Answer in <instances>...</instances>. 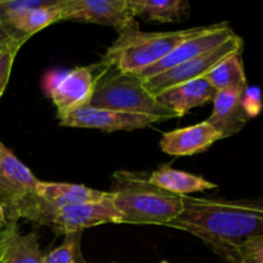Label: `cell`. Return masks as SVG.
<instances>
[{
    "label": "cell",
    "instance_id": "obj_1",
    "mask_svg": "<svg viewBox=\"0 0 263 263\" xmlns=\"http://www.w3.org/2000/svg\"><path fill=\"white\" fill-rule=\"evenodd\" d=\"M182 203L181 213L167 226L195 235L226 262L231 263L241 244L263 238V197L228 200L185 195Z\"/></svg>",
    "mask_w": 263,
    "mask_h": 263
},
{
    "label": "cell",
    "instance_id": "obj_2",
    "mask_svg": "<svg viewBox=\"0 0 263 263\" xmlns=\"http://www.w3.org/2000/svg\"><path fill=\"white\" fill-rule=\"evenodd\" d=\"M112 186L110 194L122 223L167 226L184 208L181 195L152 185L145 172H116Z\"/></svg>",
    "mask_w": 263,
    "mask_h": 263
},
{
    "label": "cell",
    "instance_id": "obj_3",
    "mask_svg": "<svg viewBox=\"0 0 263 263\" xmlns=\"http://www.w3.org/2000/svg\"><path fill=\"white\" fill-rule=\"evenodd\" d=\"M208 26L167 32H143L131 28L118 36L102 58V63L123 73L138 74L166 58L179 44L204 32Z\"/></svg>",
    "mask_w": 263,
    "mask_h": 263
},
{
    "label": "cell",
    "instance_id": "obj_4",
    "mask_svg": "<svg viewBox=\"0 0 263 263\" xmlns=\"http://www.w3.org/2000/svg\"><path fill=\"white\" fill-rule=\"evenodd\" d=\"M89 107L152 116L162 121L176 117L145 89L144 81L139 76L113 68L98 81Z\"/></svg>",
    "mask_w": 263,
    "mask_h": 263
},
{
    "label": "cell",
    "instance_id": "obj_5",
    "mask_svg": "<svg viewBox=\"0 0 263 263\" xmlns=\"http://www.w3.org/2000/svg\"><path fill=\"white\" fill-rule=\"evenodd\" d=\"M109 69L102 62H98L91 66L76 67L50 81L49 95L55 105L59 120L89 105L98 81Z\"/></svg>",
    "mask_w": 263,
    "mask_h": 263
},
{
    "label": "cell",
    "instance_id": "obj_6",
    "mask_svg": "<svg viewBox=\"0 0 263 263\" xmlns=\"http://www.w3.org/2000/svg\"><path fill=\"white\" fill-rule=\"evenodd\" d=\"M109 194V192H100L85 185L39 181L35 195L26 208L22 218L33 221L39 225H45L49 216L61 208L98 202L108 198Z\"/></svg>",
    "mask_w": 263,
    "mask_h": 263
},
{
    "label": "cell",
    "instance_id": "obj_7",
    "mask_svg": "<svg viewBox=\"0 0 263 263\" xmlns=\"http://www.w3.org/2000/svg\"><path fill=\"white\" fill-rule=\"evenodd\" d=\"M39 181L0 141V204L7 211L8 220L18 221L27 203L33 198Z\"/></svg>",
    "mask_w": 263,
    "mask_h": 263
},
{
    "label": "cell",
    "instance_id": "obj_8",
    "mask_svg": "<svg viewBox=\"0 0 263 263\" xmlns=\"http://www.w3.org/2000/svg\"><path fill=\"white\" fill-rule=\"evenodd\" d=\"M241 50H243V39L239 35H235L221 45L216 46L205 53L199 54L195 58L190 59L175 68L145 80L144 86L153 97H157L180 84L202 79L208 72L212 71L217 64H220L223 59L233 54L241 53Z\"/></svg>",
    "mask_w": 263,
    "mask_h": 263
},
{
    "label": "cell",
    "instance_id": "obj_9",
    "mask_svg": "<svg viewBox=\"0 0 263 263\" xmlns=\"http://www.w3.org/2000/svg\"><path fill=\"white\" fill-rule=\"evenodd\" d=\"M61 21L109 26L120 35L138 28L128 0H63Z\"/></svg>",
    "mask_w": 263,
    "mask_h": 263
},
{
    "label": "cell",
    "instance_id": "obj_10",
    "mask_svg": "<svg viewBox=\"0 0 263 263\" xmlns=\"http://www.w3.org/2000/svg\"><path fill=\"white\" fill-rule=\"evenodd\" d=\"M104 223H122V217L115 207L112 194L98 202L61 208L49 216L45 225L50 226L57 234L66 235Z\"/></svg>",
    "mask_w": 263,
    "mask_h": 263
},
{
    "label": "cell",
    "instance_id": "obj_11",
    "mask_svg": "<svg viewBox=\"0 0 263 263\" xmlns=\"http://www.w3.org/2000/svg\"><path fill=\"white\" fill-rule=\"evenodd\" d=\"M235 35L236 33L234 32L233 28L229 26L228 22H221L208 26L204 32L182 41L166 58H163L158 63L153 64V66L148 67V68L141 71L136 76H139V79L145 81V80L151 79V77L163 73V72L168 71V69L175 68V67L195 58L199 54L205 53V51L221 45V44H223Z\"/></svg>",
    "mask_w": 263,
    "mask_h": 263
},
{
    "label": "cell",
    "instance_id": "obj_12",
    "mask_svg": "<svg viewBox=\"0 0 263 263\" xmlns=\"http://www.w3.org/2000/svg\"><path fill=\"white\" fill-rule=\"evenodd\" d=\"M161 121V118L152 117V116L99 109L86 105L71 113L63 120H59V125L66 127L98 128L107 133H115V131H133L138 128H145Z\"/></svg>",
    "mask_w": 263,
    "mask_h": 263
},
{
    "label": "cell",
    "instance_id": "obj_13",
    "mask_svg": "<svg viewBox=\"0 0 263 263\" xmlns=\"http://www.w3.org/2000/svg\"><path fill=\"white\" fill-rule=\"evenodd\" d=\"M222 136L207 121L166 133L161 139V149L174 157H187L202 153L221 140Z\"/></svg>",
    "mask_w": 263,
    "mask_h": 263
},
{
    "label": "cell",
    "instance_id": "obj_14",
    "mask_svg": "<svg viewBox=\"0 0 263 263\" xmlns=\"http://www.w3.org/2000/svg\"><path fill=\"white\" fill-rule=\"evenodd\" d=\"M216 94L217 91L202 77L171 87L156 98L162 105L174 112L176 117H182L193 108L202 107L215 99Z\"/></svg>",
    "mask_w": 263,
    "mask_h": 263
},
{
    "label": "cell",
    "instance_id": "obj_15",
    "mask_svg": "<svg viewBox=\"0 0 263 263\" xmlns=\"http://www.w3.org/2000/svg\"><path fill=\"white\" fill-rule=\"evenodd\" d=\"M243 91L240 89L221 90L213 99L212 115L205 121L221 134L222 139L238 134L249 121L240 104Z\"/></svg>",
    "mask_w": 263,
    "mask_h": 263
},
{
    "label": "cell",
    "instance_id": "obj_16",
    "mask_svg": "<svg viewBox=\"0 0 263 263\" xmlns=\"http://www.w3.org/2000/svg\"><path fill=\"white\" fill-rule=\"evenodd\" d=\"M0 261L3 263H44V254L39 244L36 230L21 234L17 221H10L4 230L0 244Z\"/></svg>",
    "mask_w": 263,
    "mask_h": 263
},
{
    "label": "cell",
    "instance_id": "obj_17",
    "mask_svg": "<svg viewBox=\"0 0 263 263\" xmlns=\"http://www.w3.org/2000/svg\"><path fill=\"white\" fill-rule=\"evenodd\" d=\"M149 182L159 189H163L172 194L181 195V197L217 187V185L208 181L204 177L175 170L170 164H163L156 171L151 172Z\"/></svg>",
    "mask_w": 263,
    "mask_h": 263
},
{
    "label": "cell",
    "instance_id": "obj_18",
    "mask_svg": "<svg viewBox=\"0 0 263 263\" xmlns=\"http://www.w3.org/2000/svg\"><path fill=\"white\" fill-rule=\"evenodd\" d=\"M128 5L135 18L148 22H184L190 14V5L185 0H128Z\"/></svg>",
    "mask_w": 263,
    "mask_h": 263
},
{
    "label": "cell",
    "instance_id": "obj_19",
    "mask_svg": "<svg viewBox=\"0 0 263 263\" xmlns=\"http://www.w3.org/2000/svg\"><path fill=\"white\" fill-rule=\"evenodd\" d=\"M204 79L210 82L216 91L228 89H246L248 85H247L241 53L233 54L223 59L212 71L205 74Z\"/></svg>",
    "mask_w": 263,
    "mask_h": 263
},
{
    "label": "cell",
    "instance_id": "obj_20",
    "mask_svg": "<svg viewBox=\"0 0 263 263\" xmlns=\"http://www.w3.org/2000/svg\"><path fill=\"white\" fill-rule=\"evenodd\" d=\"M62 2L63 0H57L54 4L35 8V9L30 10V12L20 15V17L13 18L5 25L17 31L18 33L31 37L33 33L61 21Z\"/></svg>",
    "mask_w": 263,
    "mask_h": 263
},
{
    "label": "cell",
    "instance_id": "obj_21",
    "mask_svg": "<svg viewBox=\"0 0 263 263\" xmlns=\"http://www.w3.org/2000/svg\"><path fill=\"white\" fill-rule=\"evenodd\" d=\"M81 234L82 231L66 234L63 243L58 248L44 254V263H84L80 248Z\"/></svg>",
    "mask_w": 263,
    "mask_h": 263
},
{
    "label": "cell",
    "instance_id": "obj_22",
    "mask_svg": "<svg viewBox=\"0 0 263 263\" xmlns=\"http://www.w3.org/2000/svg\"><path fill=\"white\" fill-rule=\"evenodd\" d=\"M25 43L26 40H14L0 46V98L3 97L9 82L15 55Z\"/></svg>",
    "mask_w": 263,
    "mask_h": 263
},
{
    "label": "cell",
    "instance_id": "obj_23",
    "mask_svg": "<svg viewBox=\"0 0 263 263\" xmlns=\"http://www.w3.org/2000/svg\"><path fill=\"white\" fill-rule=\"evenodd\" d=\"M231 263H263V238L251 239L241 244Z\"/></svg>",
    "mask_w": 263,
    "mask_h": 263
},
{
    "label": "cell",
    "instance_id": "obj_24",
    "mask_svg": "<svg viewBox=\"0 0 263 263\" xmlns=\"http://www.w3.org/2000/svg\"><path fill=\"white\" fill-rule=\"evenodd\" d=\"M240 104L249 120L261 115L263 109L261 89L257 86H247L241 92Z\"/></svg>",
    "mask_w": 263,
    "mask_h": 263
},
{
    "label": "cell",
    "instance_id": "obj_25",
    "mask_svg": "<svg viewBox=\"0 0 263 263\" xmlns=\"http://www.w3.org/2000/svg\"><path fill=\"white\" fill-rule=\"evenodd\" d=\"M28 36L22 35V33H18L17 31H14L13 28H10L9 26L5 25L3 21H0V46L4 45V44L12 43L14 40H28Z\"/></svg>",
    "mask_w": 263,
    "mask_h": 263
},
{
    "label": "cell",
    "instance_id": "obj_26",
    "mask_svg": "<svg viewBox=\"0 0 263 263\" xmlns=\"http://www.w3.org/2000/svg\"><path fill=\"white\" fill-rule=\"evenodd\" d=\"M10 221L8 220V216H7V211L5 208L0 204V231L5 230V228L8 226Z\"/></svg>",
    "mask_w": 263,
    "mask_h": 263
},
{
    "label": "cell",
    "instance_id": "obj_27",
    "mask_svg": "<svg viewBox=\"0 0 263 263\" xmlns=\"http://www.w3.org/2000/svg\"><path fill=\"white\" fill-rule=\"evenodd\" d=\"M3 238H4V230H3V231H0V244H2V241H3Z\"/></svg>",
    "mask_w": 263,
    "mask_h": 263
},
{
    "label": "cell",
    "instance_id": "obj_28",
    "mask_svg": "<svg viewBox=\"0 0 263 263\" xmlns=\"http://www.w3.org/2000/svg\"><path fill=\"white\" fill-rule=\"evenodd\" d=\"M161 263H170V262H167V261H162Z\"/></svg>",
    "mask_w": 263,
    "mask_h": 263
},
{
    "label": "cell",
    "instance_id": "obj_29",
    "mask_svg": "<svg viewBox=\"0 0 263 263\" xmlns=\"http://www.w3.org/2000/svg\"><path fill=\"white\" fill-rule=\"evenodd\" d=\"M84 263H87V262H85V261H84Z\"/></svg>",
    "mask_w": 263,
    "mask_h": 263
},
{
    "label": "cell",
    "instance_id": "obj_30",
    "mask_svg": "<svg viewBox=\"0 0 263 263\" xmlns=\"http://www.w3.org/2000/svg\"><path fill=\"white\" fill-rule=\"evenodd\" d=\"M0 263H3V262H2V261H0Z\"/></svg>",
    "mask_w": 263,
    "mask_h": 263
}]
</instances>
